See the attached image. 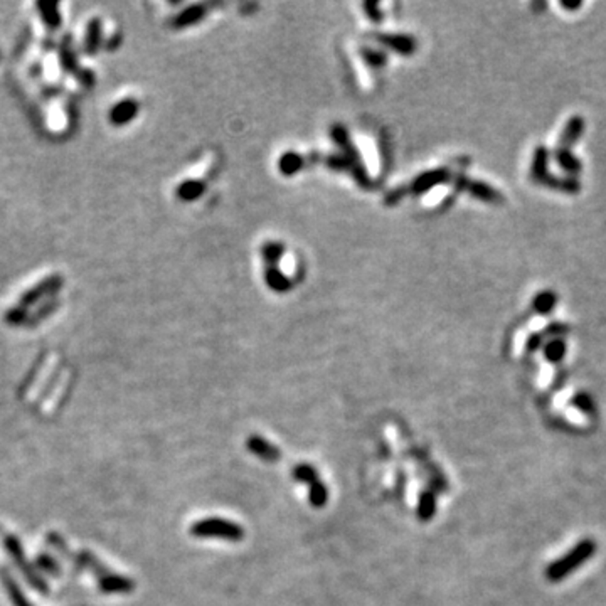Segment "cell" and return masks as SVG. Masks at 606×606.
<instances>
[{
	"label": "cell",
	"mask_w": 606,
	"mask_h": 606,
	"mask_svg": "<svg viewBox=\"0 0 606 606\" xmlns=\"http://www.w3.org/2000/svg\"><path fill=\"white\" fill-rule=\"evenodd\" d=\"M596 554V543L593 539L579 541L566 554L552 561L546 567V578L551 583H561L563 579L578 571L585 563H588Z\"/></svg>",
	"instance_id": "1"
},
{
	"label": "cell",
	"mask_w": 606,
	"mask_h": 606,
	"mask_svg": "<svg viewBox=\"0 0 606 606\" xmlns=\"http://www.w3.org/2000/svg\"><path fill=\"white\" fill-rule=\"evenodd\" d=\"M327 501H329V489H327L325 483L319 480V482L308 485V502L312 505L320 509V507L327 504Z\"/></svg>",
	"instance_id": "13"
},
{
	"label": "cell",
	"mask_w": 606,
	"mask_h": 606,
	"mask_svg": "<svg viewBox=\"0 0 606 606\" xmlns=\"http://www.w3.org/2000/svg\"><path fill=\"white\" fill-rule=\"evenodd\" d=\"M543 342H544V334H532L531 337H529L527 344H525V349H527L531 354H534L543 347Z\"/></svg>",
	"instance_id": "17"
},
{
	"label": "cell",
	"mask_w": 606,
	"mask_h": 606,
	"mask_svg": "<svg viewBox=\"0 0 606 606\" xmlns=\"http://www.w3.org/2000/svg\"><path fill=\"white\" fill-rule=\"evenodd\" d=\"M0 578H2L3 588H6V592H7V594H9L10 600H12L14 606H32L28 598L24 596V593L21 592V588H19L17 583H15L12 576H10L9 571L3 569V567H0Z\"/></svg>",
	"instance_id": "9"
},
{
	"label": "cell",
	"mask_w": 606,
	"mask_h": 606,
	"mask_svg": "<svg viewBox=\"0 0 606 606\" xmlns=\"http://www.w3.org/2000/svg\"><path fill=\"white\" fill-rule=\"evenodd\" d=\"M292 476L296 480V482H302L307 483V485H312V483L319 482V472L314 465H308V463H300L293 468Z\"/></svg>",
	"instance_id": "14"
},
{
	"label": "cell",
	"mask_w": 606,
	"mask_h": 606,
	"mask_svg": "<svg viewBox=\"0 0 606 606\" xmlns=\"http://www.w3.org/2000/svg\"><path fill=\"white\" fill-rule=\"evenodd\" d=\"M566 349H567L566 342H564L563 339H552V341L544 344L543 352L546 361L551 362V364H558V362H561L564 359V356H566Z\"/></svg>",
	"instance_id": "12"
},
{
	"label": "cell",
	"mask_w": 606,
	"mask_h": 606,
	"mask_svg": "<svg viewBox=\"0 0 606 606\" xmlns=\"http://www.w3.org/2000/svg\"><path fill=\"white\" fill-rule=\"evenodd\" d=\"M567 330H569V327H567L566 323L556 322V323H552L551 327H547L546 334L552 335V337H556V339H561V337H564V335L567 334Z\"/></svg>",
	"instance_id": "18"
},
{
	"label": "cell",
	"mask_w": 606,
	"mask_h": 606,
	"mask_svg": "<svg viewBox=\"0 0 606 606\" xmlns=\"http://www.w3.org/2000/svg\"><path fill=\"white\" fill-rule=\"evenodd\" d=\"M36 564H37V567H39V569L46 571V573H49V574H56V576H58V574H61V567H59V564L54 561V558H52V556L41 554L39 558H37Z\"/></svg>",
	"instance_id": "16"
},
{
	"label": "cell",
	"mask_w": 606,
	"mask_h": 606,
	"mask_svg": "<svg viewBox=\"0 0 606 606\" xmlns=\"http://www.w3.org/2000/svg\"><path fill=\"white\" fill-rule=\"evenodd\" d=\"M554 160H556V163H558L559 169H561L563 172L567 174V177H574V175L581 174V170H583L581 159H578L576 155L571 152V148H563V147L556 148Z\"/></svg>",
	"instance_id": "8"
},
{
	"label": "cell",
	"mask_w": 606,
	"mask_h": 606,
	"mask_svg": "<svg viewBox=\"0 0 606 606\" xmlns=\"http://www.w3.org/2000/svg\"><path fill=\"white\" fill-rule=\"evenodd\" d=\"M248 450H250L253 455H256L258 458L263 460L266 463H276L280 460V450L274 447L273 443H270L268 440H265L263 436L253 434V436L248 438Z\"/></svg>",
	"instance_id": "4"
},
{
	"label": "cell",
	"mask_w": 606,
	"mask_h": 606,
	"mask_svg": "<svg viewBox=\"0 0 606 606\" xmlns=\"http://www.w3.org/2000/svg\"><path fill=\"white\" fill-rule=\"evenodd\" d=\"M558 305V295L551 290H544L536 295L534 302H532V308H534L536 314L539 315H549Z\"/></svg>",
	"instance_id": "11"
},
{
	"label": "cell",
	"mask_w": 606,
	"mask_h": 606,
	"mask_svg": "<svg viewBox=\"0 0 606 606\" xmlns=\"http://www.w3.org/2000/svg\"><path fill=\"white\" fill-rule=\"evenodd\" d=\"M436 514V497H434L433 492H423L418 498V507H416V516L419 521L428 522L432 521Z\"/></svg>",
	"instance_id": "10"
},
{
	"label": "cell",
	"mask_w": 606,
	"mask_h": 606,
	"mask_svg": "<svg viewBox=\"0 0 606 606\" xmlns=\"http://www.w3.org/2000/svg\"><path fill=\"white\" fill-rule=\"evenodd\" d=\"M585 133V118L583 117H571L567 123L564 125L561 137H559L558 147L571 148Z\"/></svg>",
	"instance_id": "7"
},
{
	"label": "cell",
	"mask_w": 606,
	"mask_h": 606,
	"mask_svg": "<svg viewBox=\"0 0 606 606\" xmlns=\"http://www.w3.org/2000/svg\"><path fill=\"white\" fill-rule=\"evenodd\" d=\"M549 160H551V154L544 145H539L534 152V157H532V167H531V177L532 181L537 184L544 185V182L547 181V177L551 175L549 172Z\"/></svg>",
	"instance_id": "6"
},
{
	"label": "cell",
	"mask_w": 606,
	"mask_h": 606,
	"mask_svg": "<svg viewBox=\"0 0 606 606\" xmlns=\"http://www.w3.org/2000/svg\"><path fill=\"white\" fill-rule=\"evenodd\" d=\"M190 534L208 539V537H217V539L230 541V543H239L245 537V529L236 522L219 519V517H209L194 522L190 527Z\"/></svg>",
	"instance_id": "2"
},
{
	"label": "cell",
	"mask_w": 606,
	"mask_h": 606,
	"mask_svg": "<svg viewBox=\"0 0 606 606\" xmlns=\"http://www.w3.org/2000/svg\"><path fill=\"white\" fill-rule=\"evenodd\" d=\"M3 546H6V551L9 552L10 558H12V561H14L15 566L19 567V571H21V573L24 574L26 581H29L30 586H32L34 589H37V592H39V593L48 594V592H49L48 585H46L44 579L41 578L39 574H37L36 567L30 566L28 559H26L24 549H22L21 543H19L17 537L12 536V534H6V536H3Z\"/></svg>",
	"instance_id": "3"
},
{
	"label": "cell",
	"mask_w": 606,
	"mask_h": 606,
	"mask_svg": "<svg viewBox=\"0 0 606 606\" xmlns=\"http://www.w3.org/2000/svg\"><path fill=\"white\" fill-rule=\"evenodd\" d=\"M98 586L103 593L108 594H128L135 588V583L130 578L120 576V574L110 573L108 576L98 579Z\"/></svg>",
	"instance_id": "5"
},
{
	"label": "cell",
	"mask_w": 606,
	"mask_h": 606,
	"mask_svg": "<svg viewBox=\"0 0 606 606\" xmlns=\"http://www.w3.org/2000/svg\"><path fill=\"white\" fill-rule=\"evenodd\" d=\"M571 404L585 414H594V411H596L593 398L589 394H586V392H579V394L574 396V398L571 399Z\"/></svg>",
	"instance_id": "15"
},
{
	"label": "cell",
	"mask_w": 606,
	"mask_h": 606,
	"mask_svg": "<svg viewBox=\"0 0 606 606\" xmlns=\"http://www.w3.org/2000/svg\"><path fill=\"white\" fill-rule=\"evenodd\" d=\"M561 6L567 10H574V9H579L583 3L581 2H561Z\"/></svg>",
	"instance_id": "19"
}]
</instances>
